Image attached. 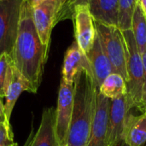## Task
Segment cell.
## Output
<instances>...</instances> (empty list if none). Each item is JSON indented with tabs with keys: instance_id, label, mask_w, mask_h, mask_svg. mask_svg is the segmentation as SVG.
<instances>
[{
	"instance_id": "30bf717a",
	"label": "cell",
	"mask_w": 146,
	"mask_h": 146,
	"mask_svg": "<svg viewBox=\"0 0 146 146\" xmlns=\"http://www.w3.org/2000/svg\"><path fill=\"white\" fill-rule=\"evenodd\" d=\"M110 102V99L97 92L95 115L86 146H108L107 129Z\"/></svg>"
},
{
	"instance_id": "52a82bcc",
	"label": "cell",
	"mask_w": 146,
	"mask_h": 146,
	"mask_svg": "<svg viewBox=\"0 0 146 146\" xmlns=\"http://www.w3.org/2000/svg\"><path fill=\"white\" fill-rule=\"evenodd\" d=\"M73 104L74 85L67 84L63 80H61L55 120L56 134L60 146H65L67 144L72 119Z\"/></svg>"
},
{
	"instance_id": "603a6c76",
	"label": "cell",
	"mask_w": 146,
	"mask_h": 146,
	"mask_svg": "<svg viewBox=\"0 0 146 146\" xmlns=\"http://www.w3.org/2000/svg\"><path fill=\"white\" fill-rule=\"evenodd\" d=\"M138 4L139 5L141 10L143 11V13H144V15H145L146 18V0H139Z\"/></svg>"
},
{
	"instance_id": "4316f807",
	"label": "cell",
	"mask_w": 146,
	"mask_h": 146,
	"mask_svg": "<svg viewBox=\"0 0 146 146\" xmlns=\"http://www.w3.org/2000/svg\"><path fill=\"white\" fill-rule=\"evenodd\" d=\"M145 146H146V145H145Z\"/></svg>"
},
{
	"instance_id": "7c38bea8",
	"label": "cell",
	"mask_w": 146,
	"mask_h": 146,
	"mask_svg": "<svg viewBox=\"0 0 146 146\" xmlns=\"http://www.w3.org/2000/svg\"><path fill=\"white\" fill-rule=\"evenodd\" d=\"M86 56L89 62L94 83L98 89L104 79L110 74L115 73V71L110 60L103 50L97 35L92 49Z\"/></svg>"
},
{
	"instance_id": "9c48e42d",
	"label": "cell",
	"mask_w": 146,
	"mask_h": 146,
	"mask_svg": "<svg viewBox=\"0 0 146 146\" xmlns=\"http://www.w3.org/2000/svg\"><path fill=\"white\" fill-rule=\"evenodd\" d=\"M132 109L127 94L111 100L107 129L108 146H118L121 143L126 119Z\"/></svg>"
},
{
	"instance_id": "ffe728a7",
	"label": "cell",
	"mask_w": 146,
	"mask_h": 146,
	"mask_svg": "<svg viewBox=\"0 0 146 146\" xmlns=\"http://www.w3.org/2000/svg\"><path fill=\"white\" fill-rule=\"evenodd\" d=\"M14 64L11 56L8 53L0 56V98L5 97V92L9 85L13 74Z\"/></svg>"
},
{
	"instance_id": "8992f818",
	"label": "cell",
	"mask_w": 146,
	"mask_h": 146,
	"mask_svg": "<svg viewBox=\"0 0 146 146\" xmlns=\"http://www.w3.org/2000/svg\"><path fill=\"white\" fill-rule=\"evenodd\" d=\"M23 0H0V56L11 55Z\"/></svg>"
},
{
	"instance_id": "d6986e66",
	"label": "cell",
	"mask_w": 146,
	"mask_h": 146,
	"mask_svg": "<svg viewBox=\"0 0 146 146\" xmlns=\"http://www.w3.org/2000/svg\"><path fill=\"white\" fill-rule=\"evenodd\" d=\"M138 2L139 0H119L118 27L121 31L131 29L133 17L138 6Z\"/></svg>"
},
{
	"instance_id": "5bb4252c",
	"label": "cell",
	"mask_w": 146,
	"mask_h": 146,
	"mask_svg": "<svg viewBox=\"0 0 146 146\" xmlns=\"http://www.w3.org/2000/svg\"><path fill=\"white\" fill-rule=\"evenodd\" d=\"M127 146L146 145V112L140 115L128 113L122 134V141Z\"/></svg>"
},
{
	"instance_id": "4fadbf2b",
	"label": "cell",
	"mask_w": 146,
	"mask_h": 146,
	"mask_svg": "<svg viewBox=\"0 0 146 146\" xmlns=\"http://www.w3.org/2000/svg\"><path fill=\"white\" fill-rule=\"evenodd\" d=\"M83 69H86L92 74L86 56L81 51L77 43L74 41L65 53L62 80L67 84L74 85L75 76Z\"/></svg>"
},
{
	"instance_id": "6da1fadb",
	"label": "cell",
	"mask_w": 146,
	"mask_h": 146,
	"mask_svg": "<svg viewBox=\"0 0 146 146\" xmlns=\"http://www.w3.org/2000/svg\"><path fill=\"white\" fill-rule=\"evenodd\" d=\"M48 53L42 44L33 18V8L29 0H23L19 16L18 29L11 52L14 67L36 93L42 81Z\"/></svg>"
},
{
	"instance_id": "44dd1931",
	"label": "cell",
	"mask_w": 146,
	"mask_h": 146,
	"mask_svg": "<svg viewBox=\"0 0 146 146\" xmlns=\"http://www.w3.org/2000/svg\"><path fill=\"white\" fill-rule=\"evenodd\" d=\"M0 146H18L15 141L10 122L5 117L0 121Z\"/></svg>"
},
{
	"instance_id": "277c9868",
	"label": "cell",
	"mask_w": 146,
	"mask_h": 146,
	"mask_svg": "<svg viewBox=\"0 0 146 146\" xmlns=\"http://www.w3.org/2000/svg\"><path fill=\"white\" fill-rule=\"evenodd\" d=\"M94 23L102 49L110 60L115 73L121 74L127 82L126 44L122 31L115 26H107L95 21Z\"/></svg>"
},
{
	"instance_id": "9a60e30c",
	"label": "cell",
	"mask_w": 146,
	"mask_h": 146,
	"mask_svg": "<svg viewBox=\"0 0 146 146\" xmlns=\"http://www.w3.org/2000/svg\"><path fill=\"white\" fill-rule=\"evenodd\" d=\"M88 7L95 21L118 27L119 0H89Z\"/></svg>"
},
{
	"instance_id": "7402d4cb",
	"label": "cell",
	"mask_w": 146,
	"mask_h": 146,
	"mask_svg": "<svg viewBox=\"0 0 146 146\" xmlns=\"http://www.w3.org/2000/svg\"><path fill=\"white\" fill-rule=\"evenodd\" d=\"M143 60L144 68V80H143V88H142V112H146V49L141 54Z\"/></svg>"
},
{
	"instance_id": "ba28073f",
	"label": "cell",
	"mask_w": 146,
	"mask_h": 146,
	"mask_svg": "<svg viewBox=\"0 0 146 146\" xmlns=\"http://www.w3.org/2000/svg\"><path fill=\"white\" fill-rule=\"evenodd\" d=\"M73 18L75 42L81 51L86 55L92 49L97 35L94 20L89 10L88 3L76 4L73 9Z\"/></svg>"
},
{
	"instance_id": "ac0fdd59",
	"label": "cell",
	"mask_w": 146,
	"mask_h": 146,
	"mask_svg": "<svg viewBox=\"0 0 146 146\" xmlns=\"http://www.w3.org/2000/svg\"><path fill=\"white\" fill-rule=\"evenodd\" d=\"M138 49L142 54L146 49V18L138 4L132 21V27Z\"/></svg>"
},
{
	"instance_id": "484cf974",
	"label": "cell",
	"mask_w": 146,
	"mask_h": 146,
	"mask_svg": "<svg viewBox=\"0 0 146 146\" xmlns=\"http://www.w3.org/2000/svg\"><path fill=\"white\" fill-rule=\"evenodd\" d=\"M65 146H68V145H65Z\"/></svg>"
},
{
	"instance_id": "d4e9b609",
	"label": "cell",
	"mask_w": 146,
	"mask_h": 146,
	"mask_svg": "<svg viewBox=\"0 0 146 146\" xmlns=\"http://www.w3.org/2000/svg\"><path fill=\"white\" fill-rule=\"evenodd\" d=\"M42 1H44V0H29V3H30L31 6H32V8H33V7L38 5V3H40Z\"/></svg>"
},
{
	"instance_id": "8fae6325",
	"label": "cell",
	"mask_w": 146,
	"mask_h": 146,
	"mask_svg": "<svg viewBox=\"0 0 146 146\" xmlns=\"http://www.w3.org/2000/svg\"><path fill=\"white\" fill-rule=\"evenodd\" d=\"M56 110L45 108L42 113L41 122L35 134L31 133L24 146H60L55 128Z\"/></svg>"
},
{
	"instance_id": "2e32d148",
	"label": "cell",
	"mask_w": 146,
	"mask_h": 146,
	"mask_svg": "<svg viewBox=\"0 0 146 146\" xmlns=\"http://www.w3.org/2000/svg\"><path fill=\"white\" fill-rule=\"evenodd\" d=\"M24 91L30 92V87L24 78L21 76V74L14 67L12 79L5 92L6 102L4 104V117L7 121L9 122L14 106L19 96Z\"/></svg>"
},
{
	"instance_id": "cb8c5ba5",
	"label": "cell",
	"mask_w": 146,
	"mask_h": 146,
	"mask_svg": "<svg viewBox=\"0 0 146 146\" xmlns=\"http://www.w3.org/2000/svg\"><path fill=\"white\" fill-rule=\"evenodd\" d=\"M4 118V104L2 102V99L0 98V121Z\"/></svg>"
},
{
	"instance_id": "5b68a950",
	"label": "cell",
	"mask_w": 146,
	"mask_h": 146,
	"mask_svg": "<svg viewBox=\"0 0 146 146\" xmlns=\"http://www.w3.org/2000/svg\"><path fill=\"white\" fill-rule=\"evenodd\" d=\"M71 5L70 0H44L33 7V18L42 44L49 51L51 32L65 13V8Z\"/></svg>"
},
{
	"instance_id": "3957f363",
	"label": "cell",
	"mask_w": 146,
	"mask_h": 146,
	"mask_svg": "<svg viewBox=\"0 0 146 146\" xmlns=\"http://www.w3.org/2000/svg\"><path fill=\"white\" fill-rule=\"evenodd\" d=\"M126 44V61L128 80L127 82V97L133 108L142 111V88L144 68L142 55L139 52L133 31H122Z\"/></svg>"
},
{
	"instance_id": "7a4b0ae2",
	"label": "cell",
	"mask_w": 146,
	"mask_h": 146,
	"mask_svg": "<svg viewBox=\"0 0 146 146\" xmlns=\"http://www.w3.org/2000/svg\"><path fill=\"white\" fill-rule=\"evenodd\" d=\"M98 88L92 74L83 69L74 81L72 119L66 145L86 146L96 110Z\"/></svg>"
},
{
	"instance_id": "e0dca14e",
	"label": "cell",
	"mask_w": 146,
	"mask_h": 146,
	"mask_svg": "<svg viewBox=\"0 0 146 146\" xmlns=\"http://www.w3.org/2000/svg\"><path fill=\"white\" fill-rule=\"evenodd\" d=\"M98 91L105 98L113 100L127 93L126 80L117 73H112L104 79Z\"/></svg>"
}]
</instances>
